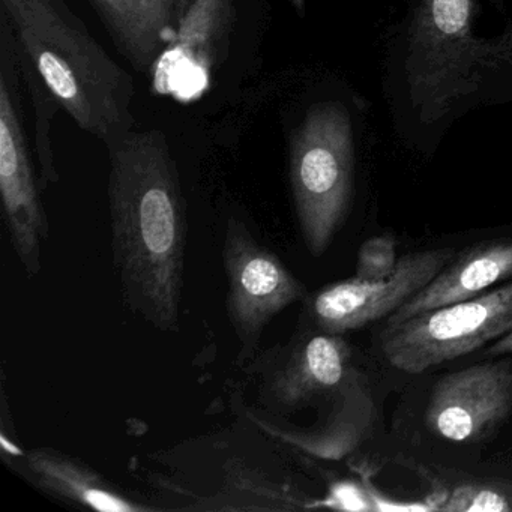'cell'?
I'll list each match as a JSON object with an SVG mask.
<instances>
[{
	"label": "cell",
	"instance_id": "1",
	"mask_svg": "<svg viewBox=\"0 0 512 512\" xmlns=\"http://www.w3.org/2000/svg\"><path fill=\"white\" fill-rule=\"evenodd\" d=\"M112 245L131 310L178 331L184 295L185 205L163 133L130 131L107 146Z\"/></svg>",
	"mask_w": 512,
	"mask_h": 512
},
{
	"label": "cell",
	"instance_id": "2",
	"mask_svg": "<svg viewBox=\"0 0 512 512\" xmlns=\"http://www.w3.org/2000/svg\"><path fill=\"white\" fill-rule=\"evenodd\" d=\"M23 52L55 100L107 146L130 133L134 82L64 0H0Z\"/></svg>",
	"mask_w": 512,
	"mask_h": 512
},
{
	"label": "cell",
	"instance_id": "3",
	"mask_svg": "<svg viewBox=\"0 0 512 512\" xmlns=\"http://www.w3.org/2000/svg\"><path fill=\"white\" fill-rule=\"evenodd\" d=\"M290 181L305 244L322 256L352 202V127L343 106L317 104L305 116L290 148Z\"/></svg>",
	"mask_w": 512,
	"mask_h": 512
},
{
	"label": "cell",
	"instance_id": "4",
	"mask_svg": "<svg viewBox=\"0 0 512 512\" xmlns=\"http://www.w3.org/2000/svg\"><path fill=\"white\" fill-rule=\"evenodd\" d=\"M512 331V280L466 301L385 323L379 346L386 361L409 374L470 355Z\"/></svg>",
	"mask_w": 512,
	"mask_h": 512
},
{
	"label": "cell",
	"instance_id": "5",
	"mask_svg": "<svg viewBox=\"0 0 512 512\" xmlns=\"http://www.w3.org/2000/svg\"><path fill=\"white\" fill-rule=\"evenodd\" d=\"M223 263L229 283L227 313L245 346H254L277 314L307 295L280 257L235 218L227 223Z\"/></svg>",
	"mask_w": 512,
	"mask_h": 512
},
{
	"label": "cell",
	"instance_id": "6",
	"mask_svg": "<svg viewBox=\"0 0 512 512\" xmlns=\"http://www.w3.org/2000/svg\"><path fill=\"white\" fill-rule=\"evenodd\" d=\"M455 257L451 248H431L398 257L388 277L349 278L323 287L311 298L314 323L328 334H346L388 319L427 287Z\"/></svg>",
	"mask_w": 512,
	"mask_h": 512
},
{
	"label": "cell",
	"instance_id": "7",
	"mask_svg": "<svg viewBox=\"0 0 512 512\" xmlns=\"http://www.w3.org/2000/svg\"><path fill=\"white\" fill-rule=\"evenodd\" d=\"M512 413V361L473 365L445 374L431 389L425 422L442 439L470 443Z\"/></svg>",
	"mask_w": 512,
	"mask_h": 512
},
{
	"label": "cell",
	"instance_id": "8",
	"mask_svg": "<svg viewBox=\"0 0 512 512\" xmlns=\"http://www.w3.org/2000/svg\"><path fill=\"white\" fill-rule=\"evenodd\" d=\"M0 194L11 244L29 277L41 271L49 224L29 160L25 134L7 80H0Z\"/></svg>",
	"mask_w": 512,
	"mask_h": 512
},
{
	"label": "cell",
	"instance_id": "9",
	"mask_svg": "<svg viewBox=\"0 0 512 512\" xmlns=\"http://www.w3.org/2000/svg\"><path fill=\"white\" fill-rule=\"evenodd\" d=\"M235 0H193L175 40L152 68L155 94L176 100L199 98L229 43Z\"/></svg>",
	"mask_w": 512,
	"mask_h": 512
},
{
	"label": "cell",
	"instance_id": "10",
	"mask_svg": "<svg viewBox=\"0 0 512 512\" xmlns=\"http://www.w3.org/2000/svg\"><path fill=\"white\" fill-rule=\"evenodd\" d=\"M352 350L341 334L313 335L293 347L268 382L271 400L295 410L340 392L352 376Z\"/></svg>",
	"mask_w": 512,
	"mask_h": 512
},
{
	"label": "cell",
	"instance_id": "11",
	"mask_svg": "<svg viewBox=\"0 0 512 512\" xmlns=\"http://www.w3.org/2000/svg\"><path fill=\"white\" fill-rule=\"evenodd\" d=\"M512 280V239L479 242L455 254L427 287L398 308L386 323H397L433 308L466 301Z\"/></svg>",
	"mask_w": 512,
	"mask_h": 512
},
{
	"label": "cell",
	"instance_id": "12",
	"mask_svg": "<svg viewBox=\"0 0 512 512\" xmlns=\"http://www.w3.org/2000/svg\"><path fill=\"white\" fill-rule=\"evenodd\" d=\"M193 0H92L116 46L139 71H149L175 40Z\"/></svg>",
	"mask_w": 512,
	"mask_h": 512
},
{
	"label": "cell",
	"instance_id": "13",
	"mask_svg": "<svg viewBox=\"0 0 512 512\" xmlns=\"http://www.w3.org/2000/svg\"><path fill=\"white\" fill-rule=\"evenodd\" d=\"M26 473L41 490L80 508L103 512L154 511L107 482L82 461L52 448L32 449L25 455Z\"/></svg>",
	"mask_w": 512,
	"mask_h": 512
},
{
	"label": "cell",
	"instance_id": "14",
	"mask_svg": "<svg viewBox=\"0 0 512 512\" xmlns=\"http://www.w3.org/2000/svg\"><path fill=\"white\" fill-rule=\"evenodd\" d=\"M398 263L397 239L391 233L373 236L358 251L355 277L361 280H377L388 277Z\"/></svg>",
	"mask_w": 512,
	"mask_h": 512
},
{
	"label": "cell",
	"instance_id": "15",
	"mask_svg": "<svg viewBox=\"0 0 512 512\" xmlns=\"http://www.w3.org/2000/svg\"><path fill=\"white\" fill-rule=\"evenodd\" d=\"M442 509L451 511H512V505L499 491L490 488H458Z\"/></svg>",
	"mask_w": 512,
	"mask_h": 512
},
{
	"label": "cell",
	"instance_id": "16",
	"mask_svg": "<svg viewBox=\"0 0 512 512\" xmlns=\"http://www.w3.org/2000/svg\"><path fill=\"white\" fill-rule=\"evenodd\" d=\"M487 356H505L512 353V331L503 335L499 340L493 341L487 349Z\"/></svg>",
	"mask_w": 512,
	"mask_h": 512
},
{
	"label": "cell",
	"instance_id": "17",
	"mask_svg": "<svg viewBox=\"0 0 512 512\" xmlns=\"http://www.w3.org/2000/svg\"><path fill=\"white\" fill-rule=\"evenodd\" d=\"M292 4L295 5L299 13H304L305 0H292Z\"/></svg>",
	"mask_w": 512,
	"mask_h": 512
}]
</instances>
